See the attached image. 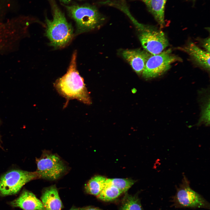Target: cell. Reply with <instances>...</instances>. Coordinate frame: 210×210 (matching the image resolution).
<instances>
[{
    "instance_id": "6da1fadb",
    "label": "cell",
    "mask_w": 210,
    "mask_h": 210,
    "mask_svg": "<svg viewBox=\"0 0 210 210\" xmlns=\"http://www.w3.org/2000/svg\"><path fill=\"white\" fill-rule=\"evenodd\" d=\"M76 57L75 51L66 73L56 80L54 86L58 93L67 99H76L90 104L91 102L89 93L77 69Z\"/></svg>"
},
{
    "instance_id": "7a4b0ae2",
    "label": "cell",
    "mask_w": 210,
    "mask_h": 210,
    "mask_svg": "<svg viewBox=\"0 0 210 210\" xmlns=\"http://www.w3.org/2000/svg\"><path fill=\"white\" fill-rule=\"evenodd\" d=\"M50 1L53 19H46V35L51 46L56 48H62L71 40L73 36V28L54 0Z\"/></svg>"
},
{
    "instance_id": "3957f363",
    "label": "cell",
    "mask_w": 210,
    "mask_h": 210,
    "mask_svg": "<svg viewBox=\"0 0 210 210\" xmlns=\"http://www.w3.org/2000/svg\"><path fill=\"white\" fill-rule=\"evenodd\" d=\"M68 13L75 22L76 33L80 34L98 27L105 19L95 6L90 5H73L66 6Z\"/></svg>"
},
{
    "instance_id": "277c9868",
    "label": "cell",
    "mask_w": 210,
    "mask_h": 210,
    "mask_svg": "<svg viewBox=\"0 0 210 210\" xmlns=\"http://www.w3.org/2000/svg\"><path fill=\"white\" fill-rule=\"evenodd\" d=\"M36 172L39 178L50 181L57 180L66 172L68 167L64 162L56 154L44 150L41 157L36 159Z\"/></svg>"
},
{
    "instance_id": "5b68a950",
    "label": "cell",
    "mask_w": 210,
    "mask_h": 210,
    "mask_svg": "<svg viewBox=\"0 0 210 210\" xmlns=\"http://www.w3.org/2000/svg\"><path fill=\"white\" fill-rule=\"evenodd\" d=\"M39 178L36 172L14 169L8 172L0 177V195L16 194L26 183Z\"/></svg>"
},
{
    "instance_id": "8992f818",
    "label": "cell",
    "mask_w": 210,
    "mask_h": 210,
    "mask_svg": "<svg viewBox=\"0 0 210 210\" xmlns=\"http://www.w3.org/2000/svg\"><path fill=\"white\" fill-rule=\"evenodd\" d=\"M180 59L172 53L170 49L157 55H151L146 62L142 76L146 79L159 76L169 69L173 63L180 61Z\"/></svg>"
},
{
    "instance_id": "52a82bcc",
    "label": "cell",
    "mask_w": 210,
    "mask_h": 210,
    "mask_svg": "<svg viewBox=\"0 0 210 210\" xmlns=\"http://www.w3.org/2000/svg\"><path fill=\"white\" fill-rule=\"evenodd\" d=\"M176 206L181 207L209 209V203L200 195L190 187L189 182L185 176L177 188L174 198Z\"/></svg>"
},
{
    "instance_id": "ba28073f",
    "label": "cell",
    "mask_w": 210,
    "mask_h": 210,
    "mask_svg": "<svg viewBox=\"0 0 210 210\" xmlns=\"http://www.w3.org/2000/svg\"><path fill=\"white\" fill-rule=\"evenodd\" d=\"M139 38L145 50L152 55L159 54L169 45V42L162 31L145 26L141 30Z\"/></svg>"
},
{
    "instance_id": "9c48e42d",
    "label": "cell",
    "mask_w": 210,
    "mask_h": 210,
    "mask_svg": "<svg viewBox=\"0 0 210 210\" xmlns=\"http://www.w3.org/2000/svg\"><path fill=\"white\" fill-rule=\"evenodd\" d=\"M122 54L138 75L142 74L146 62L151 55L145 50L140 49L126 50Z\"/></svg>"
},
{
    "instance_id": "30bf717a",
    "label": "cell",
    "mask_w": 210,
    "mask_h": 210,
    "mask_svg": "<svg viewBox=\"0 0 210 210\" xmlns=\"http://www.w3.org/2000/svg\"><path fill=\"white\" fill-rule=\"evenodd\" d=\"M12 206L24 210H46L41 201L32 192L23 191L17 199L10 203Z\"/></svg>"
},
{
    "instance_id": "8fae6325",
    "label": "cell",
    "mask_w": 210,
    "mask_h": 210,
    "mask_svg": "<svg viewBox=\"0 0 210 210\" xmlns=\"http://www.w3.org/2000/svg\"><path fill=\"white\" fill-rule=\"evenodd\" d=\"M41 200L46 210H61L62 202L55 185L46 188L43 190Z\"/></svg>"
},
{
    "instance_id": "7c38bea8",
    "label": "cell",
    "mask_w": 210,
    "mask_h": 210,
    "mask_svg": "<svg viewBox=\"0 0 210 210\" xmlns=\"http://www.w3.org/2000/svg\"><path fill=\"white\" fill-rule=\"evenodd\" d=\"M199 65L205 69L210 70V52L200 49L195 44L190 42L182 48Z\"/></svg>"
},
{
    "instance_id": "4fadbf2b",
    "label": "cell",
    "mask_w": 210,
    "mask_h": 210,
    "mask_svg": "<svg viewBox=\"0 0 210 210\" xmlns=\"http://www.w3.org/2000/svg\"><path fill=\"white\" fill-rule=\"evenodd\" d=\"M146 5L161 27L164 24V15L167 0H140Z\"/></svg>"
},
{
    "instance_id": "5bb4252c",
    "label": "cell",
    "mask_w": 210,
    "mask_h": 210,
    "mask_svg": "<svg viewBox=\"0 0 210 210\" xmlns=\"http://www.w3.org/2000/svg\"><path fill=\"white\" fill-rule=\"evenodd\" d=\"M106 179L105 177L100 175L92 177L85 185V191L97 197L104 188Z\"/></svg>"
},
{
    "instance_id": "9a60e30c",
    "label": "cell",
    "mask_w": 210,
    "mask_h": 210,
    "mask_svg": "<svg viewBox=\"0 0 210 210\" xmlns=\"http://www.w3.org/2000/svg\"><path fill=\"white\" fill-rule=\"evenodd\" d=\"M119 210H144L137 196L126 194L122 200Z\"/></svg>"
},
{
    "instance_id": "2e32d148",
    "label": "cell",
    "mask_w": 210,
    "mask_h": 210,
    "mask_svg": "<svg viewBox=\"0 0 210 210\" xmlns=\"http://www.w3.org/2000/svg\"><path fill=\"white\" fill-rule=\"evenodd\" d=\"M122 193L116 187L105 183L104 188L97 197L102 201H111L117 198Z\"/></svg>"
},
{
    "instance_id": "e0dca14e",
    "label": "cell",
    "mask_w": 210,
    "mask_h": 210,
    "mask_svg": "<svg viewBox=\"0 0 210 210\" xmlns=\"http://www.w3.org/2000/svg\"><path fill=\"white\" fill-rule=\"evenodd\" d=\"M135 181L129 178H106L105 183L116 187L123 193L127 191Z\"/></svg>"
},
{
    "instance_id": "ac0fdd59",
    "label": "cell",
    "mask_w": 210,
    "mask_h": 210,
    "mask_svg": "<svg viewBox=\"0 0 210 210\" xmlns=\"http://www.w3.org/2000/svg\"><path fill=\"white\" fill-rule=\"evenodd\" d=\"M209 101L207 102L203 107L202 116L198 124H204L206 125L209 124Z\"/></svg>"
},
{
    "instance_id": "d6986e66",
    "label": "cell",
    "mask_w": 210,
    "mask_h": 210,
    "mask_svg": "<svg viewBox=\"0 0 210 210\" xmlns=\"http://www.w3.org/2000/svg\"><path fill=\"white\" fill-rule=\"evenodd\" d=\"M202 44L203 46L206 49V51L210 52V38L209 37L204 40Z\"/></svg>"
},
{
    "instance_id": "ffe728a7",
    "label": "cell",
    "mask_w": 210,
    "mask_h": 210,
    "mask_svg": "<svg viewBox=\"0 0 210 210\" xmlns=\"http://www.w3.org/2000/svg\"><path fill=\"white\" fill-rule=\"evenodd\" d=\"M87 208H72L70 210H85Z\"/></svg>"
},
{
    "instance_id": "44dd1931",
    "label": "cell",
    "mask_w": 210,
    "mask_h": 210,
    "mask_svg": "<svg viewBox=\"0 0 210 210\" xmlns=\"http://www.w3.org/2000/svg\"><path fill=\"white\" fill-rule=\"evenodd\" d=\"M85 210H101L100 209L97 208L87 207Z\"/></svg>"
},
{
    "instance_id": "7402d4cb",
    "label": "cell",
    "mask_w": 210,
    "mask_h": 210,
    "mask_svg": "<svg viewBox=\"0 0 210 210\" xmlns=\"http://www.w3.org/2000/svg\"><path fill=\"white\" fill-rule=\"evenodd\" d=\"M62 2L66 3H68L69 2H70L72 0H60Z\"/></svg>"
},
{
    "instance_id": "603a6c76",
    "label": "cell",
    "mask_w": 210,
    "mask_h": 210,
    "mask_svg": "<svg viewBox=\"0 0 210 210\" xmlns=\"http://www.w3.org/2000/svg\"><path fill=\"white\" fill-rule=\"evenodd\" d=\"M196 0H191V1L195 3Z\"/></svg>"
},
{
    "instance_id": "cb8c5ba5",
    "label": "cell",
    "mask_w": 210,
    "mask_h": 210,
    "mask_svg": "<svg viewBox=\"0 0 210 210\" xmlns=\"http://www.w3.org/2000/svg\"><path fill=\"white\" fill-rule=\"evenodd\" d=\"M1 137H0V143H1Z\"/></svg>"
}]
</instances>
